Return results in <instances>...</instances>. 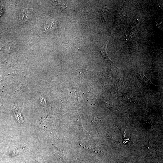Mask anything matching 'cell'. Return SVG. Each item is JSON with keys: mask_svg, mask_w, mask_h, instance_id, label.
I'll return each mask as SVG.
<instances>
[{"mask_svg": "<svg viewBox=\"0 0 163 163\" xmlns=\"http://www.w3.org/2000/svg\"><path fill=\"white\" fill-rule=\"evenodd\" d=\"M32 12L31 9H26L22 11L19 16L20 20L24 21H28L32 17Z\"/></svg>", "mask_w": 163, "mask_h": 163, "instance_id": "obj_1", "label": "cell"}, {"mask_svg": "<svg viewBox=\"0 0 163 163\" xmlns=\"http://www.w3.org/2000/svg\"><path fill=\"white\" fill-rule=\"evenodd\" d=\"M56 25V21L54 20H49L47 21L44 25L45 31L53 30L55 29Z\"/></svg>", "mask_w": 163, "mask_h": 163, "instance_id": "obj_2", "label": "cell"}, {"mask_svg": "<svg viewBox=\"0 0 163 163\" xmlns=\"http://www.w3.org/2000/svg\"><path fill=\"white\" fill-rule=\"evenodd\" d=\"M5 11V8L3 5H0V17L3 14Z\"/></svg>", "mask_w": 163, "mask_h": 163, "instance_id": "obj_3", "label": "cell"}]
</instances>
